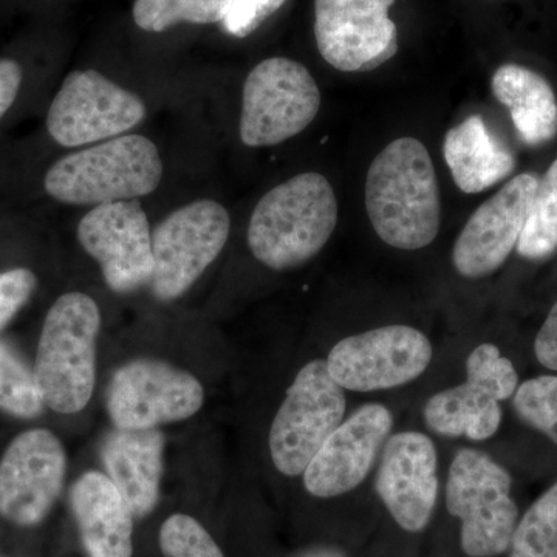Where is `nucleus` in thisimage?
I'll use <instances>...</instances> for the list:
<instances>
[{
    "label": "nucleus",
    "instance_id": "obj_20",
    "mask_svg": "<svg viewBox=\"0 0 557 557\" xmlns=\"http://www.w3.org/2000/svg\"><path fill=\"white\" fill-rule=\"evenodd\" d=\"M70 505L89 557H132L135 518L108 475L84 472L70 490Z\"/></svg>",
    "mask_w": 557,
    "mask_h": 557
},
{
    "label": "nucleus",
    "instance_id": "obj_29",
    "mask_svg": "<svg viewBox=\"0 0 557 557\" xmlns=\"http://www.w3.org/2000/svg\"><path fill=\"white\" fill-rule=\"evenodd\" d=\"M287 0H230L222 25L236 38H245L258 30L263 21L276 13Z\"/></svg>",
    "mask_w": 557,
    "mask_h": 557
},
{
    "label": "nucleus",
    "instance_id": "obj_12",
    "mask_svg": "<svg viewBox=\"0 0 557 557\" xmlns=\"http://www.w3.org/2000/svg\"><path fill=\"white\" fill-rule=\"evenodd\" d=\"M146 116L145 102L95 70L70 73L47 115V129L64 148L121 137Z\"/></svg>",
    "mask_w": 557,
    "mask_h": 557
},
{
    "label": "nucleus",
    "instance_id": "obj_11",
    "mask_svg": "<svg viewBox=\"0 0 557 557\" xmlns=\"http://www.w3.org/2000/svg\"><path fill=\"white\" fill-rule=\"evenodd\" d=\"M205 388L196 376L157 359L121 366L106 392L109 417L119 429L145 431L196 416Z\"/></svg>",
    "mask_w": 557,
    "mask_h": 557
},
{
    "label": "nucleus",
    "instance_id": "obj_25",
    "mask_svg": "<svg viewBox=\"0 0 557 557\" xmlns=\"http://www.w3.org/2000/svg\"><path fill=\"white\" fill-rule=\"evenodd\" d=\"M509 557H557V482L518 520Z\"/></svg>",
    "mask_w": 557,
    "mask_h": 557
},
{
    "label": "nucleus",
    "instance_id": "obj_33",
    "mask_svg": "<svg viewBox=\"0 0 557 557\" xmlns=\"http://www.w3.org/2000/svg\"><path fill=\"white\" fill-rule=\"evenodd\" d=\"M298 557H346L339 549L332 547H317L306 549V552L300 553Z\"/></svg>",
    "mask_w": 557,
    "mask_h": 557
},
{
    "label": "nucleus",
    "instance_id": "obj_13",
    "mask_svg": "<svg viewBox=\"0 0 557 557\" xmlns=\"http://www.w3.org/2000/svg\"><path fill=\"white\" fill-rule=\"evenodd\" d=\"M395 0H314L319 53L339 72H372L398 51V30L388 17Z\"/></svg>",
    "mask_w": 557,
    "mask_h": 557
},
{
    "label": "nucleus",
    "instance_id": "obj_9",
    "mask_svg": "<svg viewBox=\"0 0 557 557\" xmlns=\"http://www.w3.org/2000/svg\"><path fill=\"white\" fill-rule=\"evenodd\" d=\"M228 211L214 200H199L168 215L152 233L150 288L163 302L178 299L219 258L228 242Z\"/></svg>",
    "mask_w": 557,
    "mask_h": 557
},
{
    "label": "nucleus",
    "instance_id": "obj_3",
    "mask_svg": "<svg viewBox=\"0 0 557 557\" xmlns=\"http://www.w3.org/2000/svg\"><path fill=\"white\" fill-rule=\"evenodd\" d=\"M100 330V307L89 295L65 293L51 306L33 370L46 408L70 416L89 405Z\"/></svg>",
    "mask_w": 557,
    "mask_h": 557
},
{
    "label": "nucleus",
    "instance_id": "obj_7",
    "mask_svg": "<svg viewBox=\"0 0 557 557\" xmlns=\"http://www.w3.org/2000/svg\"><path fill=\"white\" fill-rule=\"evenodd\" d=\"M321 91L306 65L269 58L249 72L242 95L240 138L249 148L276 146L317 119Z\"/></svg>",
    "mask_w": 557,
    "mask_h": 557
},
{
    "label": "nucleus",
    "instance_id": "obj_31",
    "mask_svg": "<svg viewBox=\"0 0 557 557\" xmlns=\"http://www.w3.org/2000/svg\"><path fill=\"white\" fill-rule=\"evenodd\" d=\"M534 354L545 369L557 372V300L534 341Z\"/></svg>",
    "mask_w": 557,
    "mask_h": 557
},
{
    "label": "nucleus",
    "instance_id": "obj_16",
    "mask_svg": "<svg viewBox=\"0 0 557 557\" xmlns=\"http://www.w3.org/2000/svg\"><path fill=\"white\" fill-rule=\"evenodd\" d=\"M394 428V413L381 403H369L344 418L304 471L307 493L333 498L361 485Z\"/></svg>",
    "mask_w": 557,
    "mask_h": 557
},
{
    "label": "nucleus",
    "instance_id": "obj_28",
    "mask_svg": "<svg viewBox=\"0 0 557 557\" xmlns=\"http://www.w3.org/2000/svg\"><path fill=\"white\" fill-rule=\"evenodd\" d=\"M159 542L163 557H225L199 520L188 515H174L164 520Z\"/></svg>",
    "mask_w": 557,
    "mask_h": 557
},
{
    "label": "nucleus",
    "instance_id": "obj_30",
    "mask_svg": "<svg viewBox=\"0 0 557 557\" xmlns=\"http://www.w3.org/2000/svg\"><path fill=\"white\" fill-rule=\"evenodd\" d=\"M38 278L30 270L14 269L0 273V332L32 298Z\"/></svg>",
    "mask_w": 557,
    "mask_h": 557
},
{
    "label": "nucleus",
    "instance_id": "obj_23",
    "mask_svg": "<svg viewBox=\"0 0 557 557\" xmlns=\"http://www.w3.org/2000/svg\"><path fill=\"white\" fill-rule=\"evenodd\" d=\"M516 249L528 260L548 259L557 251V160L539 180Z\"/></svg>",
    "mask_w": 557,
    "mask_h": 557
},
{
    "label": "nucleus",
    "instance_id": "obj_6",
    "mask_svg": "<svg viewBox=\"0 0 557 557\" xmlns=\"http://www.w3.org/2000/svg\"><path fill=\"white\" fill-rule=\"evenodd\" d=\"M346 391L330 376L325 359L299 370L270 428L271 460L281 474L302 475L311 458L344 421Z\"/></svg>",
    "mask_w": 557,
    "mask_h": 557
},
{
    "label": "nucleus",
    "instance_id": "obj_4",
    "mask_svg": "<svg viewBox=\"0 0 557 557\" xmlns=\"http://www.w3.org/2000/svg\"><path fill=\"white\" fill-rule=\"evenodd\" d=\"M161 177L157 146L143 135H121L58 160L47 172L46 189L62 203L100 207L149 196Z\"/></svg>",
    "mask_w": 557,
    "mask_h": 557
},
{
    "label": "nucleus",
    "instance_id": "obj_8",
    "mask_svg": "<svg viewBox=\"0 0 557 557\" xmlns=\"http://www.w3.org/2000/svg\"><path fill=\"white\" fill-rule=\"evenodd\" d=\"M519 375L494 344H480L467 359V380L443 388L424 405V423L442 437L483 442L502 424L500 403L515 397Z\"/></svg>",
    "mask_w": 557,
    "mask_h": 557
},
{
    "label": "nucleus",
    "instance_id": "obj_24",
    "mask_svg": "<svg viewBox=\"0 0 557 557\" xmlns=\"http://www.w3.org/2000/svg\"><path fill=\"white\" fill-rule=\"evenodd\" d=\"M230 0H135V24L141 30L160 33L174 25L218 24L225 16Z\"/></svg>",
    "mask_w": 557,
    "mask_h": 557
},
{
    "label": "nucleus",
    "instance_id": "obj_26",
    "mask_svg": "<svg viewBox=\"0 0 557 557\" xmlns=\"http://www.w3.org/2000/svg\"><path fill=\"white\" fill-rule=\"evenodd\" d=\"M44 408L35 372L0 341V409L17 418H36Z\"/></svg>",
    "mask_w": 557,
    "mask_h": 557
},
{
    "label": "nucleus",
    "instance_id": "obj_19",
    "mask_svg": "<svg viewBox=\"0 0 557 557\" xmlns=\"http://www.w3.org/2000/svg\"><path fill=\"white\" fill-rule=\"evenodd\" d=\"M164 437L159 429L115 428L101 446L106 475L119 487L135 519H143L160 500Z\"/></svg>",
    "mask_w": 557,
    "mask_h": 557
},
{
    "label": "nucleus",
    "instance_id": "obj_10",
    "mask_svg": "<svg viewBox=\"0 0 557 557\" xmlns=\"http://www.w3.org/2000/svg\"><path fill=\"white\" fill-rule=\"evenodd\" d=\"M434 358L423 332L391 324L341 339L325 358L330 376L344 391L379 392L420 379Z\"/></svg>",
    "mask_w": 557,
    "mask_h": 557
},
{
    "label": "nucleus",
    "instance_id": "obj_27",
    "mask_svg": "<svg viewBox=\"0 0 557 557\" xmlns=\"http://www.w3.org/2000/svg\"><path fill=\"white\" fill-rule=\"evenodd\" d=\"M516 413L557 445V375H541L519 384L512 397Z\"/></svg>",
    "mask_w": 557,
    "mask_h": 557
},
{
    "label": "nucleus",
    "instance_id": "obj_18",
    "mask_svg": "<svg viewBox=\"0 0 557 557\" xmlns=\"http://www.w3.org/2000/svg\"><path fill=\"white\" fill-rule=\"evenodd\" d=\"M437 471V449L429 435L405 431L387 438L375 490L392 518L408 533H421L434 516Z\"/></svg>",
    "mask_w": 557,
    "mask_h": 557
},
{
    "label": "nucleus",
    "instance_id": "obj_15",
    "mask_svg": "<svg viewBox=\"0 0 557 557\" xmlns=\"http://www.w3.org/2000/svg\"><path fill=\"white\" fill-rule=\"evenodd\" d=\"M84 251L100 263L108 287L132 293L150 284L153 274L152 233L138 200L100 205L78 226Z\"/></svg>",
    "mask_w": 557,
    "mask_h": 557
},
{
    "label": "nucleus",
    "instance_id": "obj_21",
    "mask_svg": "<svg viewBox=\"0 0 557 557\" xmlns=\"http://www.w3.org/2000/svg\"><path fill=\"white\" fill-rule=\"evenodd\" d=\"M443 157L454 183L465 194L493 188L508 178L518 164L511 150L491 134L480 115H471L446 132Z\"/></svg>",
    "mask_w": 557,
    "mask_h": 557
},
{
    "label": "nucleus",
    "instance_id": "obj_32",
    "mask_svg": "<svg viewBox=\"0 0 557 557\" xmlns=\"http://www.w3.org/2000/svg\"><path fill=\"white\" fill-rule=\"evenodd\" d=\"M22 83V70L16 62L0 60V119L9 112Z\"/></svg>",
    "mask_w": 557,
    "mask_h": 557
},
{
    "label": "nucleus",
    "instance_id": "obj_2",
    "mask_svg": "<svg viewBox=\"0 0 557 557\" xmlns=\"http://www.w3.org/2000/svg\"><path fill=\"white\" fill-rule=\"evenodd\" d=\"M336 223L338 200L329 180L304 172L269 190L256 205L248 247L267 269H296L324 249Z\"/></svg>",
    "mask_w": 557,
    "mask_h": 557
},
{
    "label": "nucleus",
    "instance_id": "obj_5",
    "mask_svg": "<svg viewBox=\"0 0 557 557\" xmlns=\"http://www.w3.org/2000/svg\"><path fill=\"white\" fill-rule=\"evenodd\" d=\"M507 469L478 449L458 450L446 482V508L461 522V548L469 557L508 552L519 520Z\"/></svg>",
    "mask_w": 557,
    "mask_h": 557
},
{
    "label": "nucleus",
    "instance_id": "obj_22",
    "mask_svg": "<svg viewBox=\"0 0 557 557\" xmlns=\"http://www.w3.org/2000/svg\"><path fill=\"white\" fill-rule=\"evenodd\" d=\"M491 90L509 110L519 137L528 146L547 145L557 135V100L552 84L534 70L504 64L494 72Z\"/></svg>",
    "mask_w": 557,
    "mask_h": 557
},
{
    "label": "nucleus",
    "instance_id": "obj_14",
    "mask_svg": "<svg viewBox=\"0 0 557 557\" xmlns=\"http://www.w3.org/2000/svg\"><path fill=\"white\" fill-rule=\"evenodd\" d=\"M65 472L67 456L53 432H22L0 458V516L14 525H39L61 496Z\"/></svg>",
    "mask_w": 557,
    "mask_h": 557
},
{
    "label": "nucleus",
    "instance_id": "obj_17",
    "mask_svg": "<svg viewBox=\"0 0 557 557\" xmlns=\"http://www.w3.org/2000/svg\"><path fill=\"white\" fill-rule=\"evenodd\" d=\"M537 185L536 175H516L475 209L453 248V265L461 277H486L507 262L518 247Z\"/></svg>",
    "mask_w": 557,
    "mask_h": 557
},
{
    "label": "nucleus",
    "instance_id": "obj_1",
    "mask_svg": "<svg viewBox=\"0 0 557 557\" xmlns=\"http://www.w3.org/2000/svg\"><path fill=\"white\" fill-rule=\"evenodd\" d=\"M366 211L388 247L417 251L437 239L442 199L423 143L401 137L373 159L366 178Z\"/></svg>",
    "mask_w": 557,
    "mask_h": 557
}]
</instances>
